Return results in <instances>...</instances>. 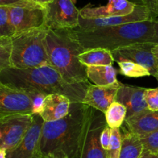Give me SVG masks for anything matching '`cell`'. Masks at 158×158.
<instances>
[{
	"label": "cell",
	"instance_id": "obj_1",
	"mask_svg": "<svg viewBox=\"0 0 158 158\" xmlns=\"http://www.w3.org/2000/svg\"><path fill=\"white\" fill-rule=\"evenodd\" d=\"M91 109L83 103H74L63 119L44 122L40 140L42 157L79 158Z\"/></svg>",
	"mask_w": 158,
	"mask_h": 158
},
{
	"label": "cell",
	"instance_id": "obj_2",
	"mask_svg": "<svg viewBox=\"0 0 158 158\" xmlns=\"http://www.w3.org/2000/svg\"><path fill=\"white\" fill-rule=\"evenodd\" d=\"M2 84L26 92H38L48 96L60 94L68 97L72 103H83L90 83H71L66 81L50 65L29 69L10 66L0 71Z\"/></svg>",
	"mask_w": 158,
	"mask_h": 158
},
{
	"label": "cell",
	"instance_id": "obj_3",
	"mask_svg": "<svg viewBox=\"0 0 158 158\" xmlns=\"http://www.w3.org/2000/svg\"><path fill=\"white\" fill-rule=\"evenodd\" d=\"M155 19L92 29H70L84 51L103 49L113 52L136 43H153ZM154 44V43H153Z\"/></svg>",
	"mask_w": 158,
	"mask_h": 158
},
{
	"label": "cell",
	"instance_id": "obj_4",
	"mask_svg": "<svg viewBox=\"0 0 158 158\" xmlns=\"http://www.w3.org/2000/svg\"><path fill=\"white\" fill-rule=\"evenodd\" d=\"M49 63L66 81L71 83H87L86 66L79 56L84 52L72 35L70 29H48L44 39Z\"/></svg>",
	"mask_w": 158,
	"mask_h": 158
},
{
	"label": "cell",
	"instance_id": "obj_5",
	"mask_svg": "<svg viewBox=\"0 0 158 158\" xmlns=\"http://www.w3.org/2000/svg\"><path fill=\"white\" fill-rule=\"evenodd\" d=\"M49 28L16 33L12 37V51L11 66L17 69H29L49 65L44 39Z\"/></svg>",
	"mask_w": 158,
	"mask_h": 158
},
{
	"label": "cell",
	"instance_id": "obj_6",
	"mask_svg": "<svg viewBox=\"0 0 158 158\" xmlns=\"http://www.w3.org/2000/svg\"><path fill=\"white\" fill-rule=\"evenodd\" d=\"M44 8L45 25L49 29H73L79 26L80 10L71 0H52Z\"/></svg>",
	"mask_w": 158,
	"mask_h": 158
},
{
	"label": "cell",
	"instance_id": "obj_7",
	"mask_svg": "<svg viewBox=\"0 0 158 158\" xmlns=\"http://www.w3.org/2000/svg\"><path fill=\"white\" fill-rule=\"evenodd\" d=\"M106 125L104 114L92 108L79 158H106L100 141L102 131Z\"/></svg>",
	"mask_w": 158,
	"mask_h": 158
},
{
	"label": "cell",
	"instance_id": "obj_8",
	"mask_svg": "<svg viewBox=\"0 0 158 158\" xmlns=\"http://www.w3.org/2000/svg\"><path fill=\"white\" fill-rule=\"evenodd\" d=\"M34 114H17L0 118V149L9 151L20 143L32 126Z\"/></svg>",
	"mask_w": 158,
	"mask_h": 158
},
{
	"label": "cell",
	"instance_id": "obj_9",
	"mask_svg": "<svg viewBox=\"0 0 158 158\" xmlns=\"http://www.w3.org/2000/svg\"><path fill=\"white\" fill-rule=\"evenodd\" d=\"M17 114H33L32 103L26 91L0 83V118Z\"/></svg>",
	"mask_w": 158,
	"mask_h": 158
},
{
	"label": "cell",
	"instance_id": "obj_10",
	"mask_svg": "<svg viewBox=\"0 0 158 158\" xmlns=\"http://www.w3.org/2000/svg\"><path fill=\"white\" fill-rule=\"evenodd\" d=\"M9 16L15 34L46 26V10L43 6H9Z\"/></svg>",
	"mask_w": 158,
	"mask_h": 158
},
{
	"label": "cell",
	"instance_id": "obj_11",
	"mask_svg": "<svg viewBox=\"0 0 158 158\" xmlns=\"http://www.w3.org/2000/svg\"><path fill=\"white\" fill-rule=\"evenodd\" d=\"M44 120L40 114H34L32 126L20 143L7 151L6 158H43L40 154V140Z\"/></svg>",
	"mask_w": 158,
	"mask_h": 158
},
{
	"label": "cell",
	"instance_id": "obj_12",
	"mask_svg": "<svg viewBox=\"0 0 158 158\" xmlns=\"http://www.w3.org/2000/svg\"><path fill=\"white\" fill-rule=\"evenodd\" d=\"M154 44L151 43H136L126 47L113 51L112 55L115 61L128 60L143 66L154 77L157 73L156 61L152 49Z\"/></svg>",
	"mask_w": 158,
	"mask_h": 158
},
{
	"label": "cell",
	"instance_id": "obj_13",
	"mask_svg": "<svg viewBox=\"0 0 158 158\" xmlns=\"http://www.w3.org/2000/svg\"><path fill=\"white\" fill-rule=\"evenodd\" d=\"M151 19H153L149 10L145 6L140 4H137L134 10L131 14L126 15L100 19H83L80 17L78 27L81 29L86 30L106 26H120L127 23H137Z\"/></svg>",
	"mask_w": 158,
	"mask_h": 158
},
{
	"label": "cell",
	"instance_id": "obj_14",
	"mask_svg": "<svg viewBox=\"0 0 158 158\" xmlns=\"http://www.w3.org/2000/svg\"><path fill=\"white\" fill-rule=\"evenodd\" d=\"M121 83L110 86H97L90 84L86 89L83 98V104L105 114L111 104L116 102L117 93Z\"/></svg>",
	"mask_w": 158,
	"mask_h": 158
},
{
	"label": "cell",
	"instance_id": "obj_15",
	"mask_svg": "<svg viewBox=\"0 0 158 158\" xmlns=\"http://www.w3.org/2000/svg\"><path fill=\"white\" fill-rule=\"evenodd\" d=\"M137 4L129 0H108L106 6H85L80 10V17L83 19H100L120 16L131 14Z\"/></svg>",
	"mask_w": 158,
	"mask_h": 158
},
{
	"label": "cell",
	"instance_id": "obj_16",
	"mask_svg": "<svg viewBox=\"0 0 158 158\" xmlns=\"http://www.w3.org/2000/svg\"><path fill=\"white\" fill-rule=\"evenodd\" d=\"M146 89L147 88L136 87L121 83L117 93L116 102L126 106V119L148 110V103L145 99Z\"/></svg>",
	"mask_w": 158,
	"mask_h": 158
},
{
	"label": "cell",
	"instance_id": "obj_17",
	"mask_svg": "<svg viewBox=\"0 0 158 158\" xmlns=\"http://www.w3.org/2000/svg\"><path fill=\"white\" fill-rule=\"evenodd\" d=\"M72 102L68 97L60 94L46 96L40 116L44 122H52L66 117L69 112Z\"/></svg>",
	"mask_w": 158,
	"mask_h": 158
},
{
	"label": "cell",
	"instance_id": "obj_18",
	"mask_svg": "<svg viewBox=\"0 0 158 158\" xmlns=\"http://www.w3.org/2000/svg\"><path fill=\"white\" fill-rule=\"evenodd\" d=\"M127 129L137 137H143L158 131V111L147 110L125 120Z\"/></svg>",
	"mask_w": 158,
	"mask_h": 158
},
{
	"label": "cell",
	"instance_id": "obj_19",
	"mask_svg": "<svg viewBox=\"0 0 158 158\" xmlns=\"http://www.w3.org/2000/svg\"><path fill=\"white\" fill-rule=\"evenodd\" d=\"M117 71L113 66H86L88 80L97 86H110L118 82Z\"/></svg>",
	"mask_w": 158,
	"mask_h": 158
},
{
	"label": "cell",
	"instance_id": "obj_20",
	"mask_svg": "<svg viewBox=\"0 0 158 158\" xmlns=\"http://www.w3.org/2000/svg\"><path fill=\"white\" fill-rule=\"evenodd\" d=\"M79 60L85 66H113L115 61L112 52L103 49H92L84 51L79 56Z\"/></svg>",
	"mask_w": 158,
	"mask_h": 158
},
{
	"label": "cell",
	"instance_id": "obj_21",
	"mask_svg": "<svg viewBox=\"0 0 158 158\" xmlns=\"http://www.w3.org/2000/svg\"><path fill=\"white\" fill-rule=\"evenodd\" d=\"M143 147L140 137L127 131L122 135L120 158H140Z\"/></svg>",
	"mask_w": 158,
	"mask_h": 158
},
{
	"label": "cell",
	"instance_id": "obj_22",
	"mask_svg": "<svg viewBox=\"0 0 158 158\" xmlns=\"http://www.w3.org/2000/svg\"><path fill=\"white\" fill-rule=\"evenodd\" d=\"M107 126L110 129L120 128L127 117V108L124 105L114 102L104 114Z\"/></svg>",
	"mask_w": 158,
	"mask_h": 158
},
{
	"label": "cell",
	"instance_id": "obj_23",
	"mask_svg": "<svg viewBox=\"0 0 158 158\" xmlns=\"http://www.w3.org/2000/svg\"><path fill=\"white\" fill-rule=\"evenodd\" d=\"M120 67V73L122 75L131 78L151 76V73L143 66L128 60H121L117 62Z\"/></svg>",
	"mask_w": 158,
	"mask_h": 158
},
{
	"label": "cell",
	"instance_id": "obj_24",
	"mask_svg": "<svg viewBox=\"0 0 158 158\" xmlns=\"http://www.w3.org/2000/svg\"><path fill=\"white\" fill-rule=\"evenodd\" d=\"M12 37H0V71L11 66Z\"/></svg>",
	"mask_w": 158,
	"mask_h": 158
},
{
	"label": "cell",
	"instance_id": "obj_25",
	"mask_svg": "<svg viewBox=\"0 0 158 158\" xmlns=\"http://www.w3.org/2000/svg\"><path fill=\"white\" fill-rule=\"evenodd\" d=\"M15 34L9 16V6H0V37H12Z\"/></svg>",
	"mask_w": 158,
	"mask_h": 158
},
{
	"label": "cell",
	"instance_id": "obj_26",
	"mask_svg": "<svg viewBox=\"0 0 158 158\" xmlns=\"http://www.w3.org/2000/svg\"><path fill=\"white\" fill-rule=\"evenodd\" d=\"M122 144V135L120 128L111 129V139L106 152V158H120Z\"/></svg>",
	"mask_w": 158,
	"mask_h": 158
},
{
	"label": "cell",
	"instance_id": "obj_27",
	"mask_svg": "<svg viewBox=\"0 0 158 158\" xmlns=\"http://www.w3.org/2000/svg\"><path fill=\"white\" fill-rule=\"evenodd\" d=\"M140 139L143 144V149L158 154V131L140 137Z\"/></svg>",
	"mask_w": 158,
	"mask_h": 158
},
{
	"label": "cell",
	"instance_id": "obj_28",
	"mask_svg": "<svg viewBox=\"0 0 158 158\" xmlns=\"http://www.w3.org/2000/svg\"><path fill=\"white\" fill-rule=\"evenodd\" d=\"M145 99L148 103V110L158 111V86L154 89H146Z\"/></svg>",
	"mask_w": 158,
	"mask_h": 158
},
{
	"label": "cell",
	"instance_id": "obj_29",
	"mask_svg": "<svg viewBox=\"0 0 158 158\" xmlns=\"http://www.w3.org/2000/svg\"><path fill=\"white\" fill-rule=\"evenodd\" d=\"M27 94H29V97L32 100L33 114H39L43 109V103H44L46 95L38 92H28Z\"/></svg>",
	"mask_w": 158,
	"mask_h": 158
},
{
	"label": "cell",
	"instance_id": "obj_30",
	"mask_svg": "<svg viewBox=\"0 0 158 158\" xmlns=\"http://www.w3.org/2000/svg\"><path fill=\"white\" fill-rule=\"evenodd\" d=\"M0 6H41L29 0H0Z\"/></svg>",
	"mask_w": 158,
	"mask_h": 158
},
{
	"label": "cell",
	"instance_id": "obj_31",
	"mask_svg": "<svg viewBox=\"0 0 158 158\" xmlns=\"http://www.w3.org/2000/svg\"><path fill=\"white\" fill-rule=\"evenodd\" d=\"M140 5L145 6L149 10L153 19L158 18V0H139Z\"/></svg>",
	"mask_w": 158,
	"mask_h": 158
},
{
	"label": "cell",
	"instance_id": "obj_32",
	"mask_svg": "<svg viewBox=\"0 0 158 158\" xmlns=\"http://www.w3.org/2000/svg\"><path fill=\"white\" fill-rule=\"evenodd\" d=\"M111 139V129L106 125L104 129L103 130L100 137V141H101V145L105 151H106L109 148L110 143Z\"/></svg>",
	"mask_w": 158,
	"mask_h": 158
},
{
	"label": "cell",
	"instance_id": "obj_33",
	"mask_svg": "<svg viewBox=\"0 0 158 158\" xmlns=\"http://www.w3.org/2000/svg\"><path fill=\"white\" fill-rule=\"evenodd\" d=\"M140 158H158V154H155V153L143 149Z\"/></svg>",
	"mask_w": 158,
	"mask_h": 158
},
{
	"label": "cell",
	"instance_id": "obj_34",
	"mask_svg": "<svg viewBox=\"0 0 158 158\" xmlns=\"http://www.w3.org/2000/svg\"><path fill=\"white\" fill-rule=\"evenodd\" d=\"M153 43L154 45H158V18L156 19L154 23V37Z\"/></svg>",
	"mask_w": 158,
	"mask_h": 158
},
{
	"label": "cell",
	"instance_id": "obj_35",
	"mask_svg": "<svg viewBox=\"0 0 158 158\" xmlns=\"http://www.w3.org/2000/svg\"><path fill=\"white\" fill-rule=\"evenodd\" d=\"M152 52L154 56V58H155L156 68H157V70L158 73V45H154V46L153 47Z\"/></svg>",
	"mask_w": 158,
	"mask_h": 158
},
{
	"label": "cell",
	"instance_id": "obj_36",
	"mask_svg": "<svg viewBox=\"0 0 158 158\" xmlns=\"http://www.w3.org/2000/svg\"><path fill=\"white\" fill-rule=\"evenodd\" d=\"M31 1L36 3V4L40 5V6H43V7H45V6H46V4H48L49 2H52V0H31Z\"/></svg>",
	"mask_w": 158,
	"mask_h": 158
},
{
	"label": "cell",
	"instance_id": "obj_37",
	"mask_svg": "<svg viewBox=\"0 0 158 158\" xmlns=\"http://www.w3.org/2000/svg\"><path fill=\"white\" fill-rule=\"evenodd\" d=\"M7 151L4 149H0V158H6Z\"/></svg>",
	"mask_w": 158,
	"mask_h": 158
},
{
	"label": "cell",
	"instance_id": "obj_38",
	"mask_svg": "<svg viewBox=\"0 0 158 158\" xmlns=\"http://www.w3.org/2000/svg\"><path fill=\"white\" fill-rule=\"evenodd\" d=\"M154 77H155V78H156V79H157V82H158V73H156V74H155V75H154Z\"/></svg>",
	"mask_w": 158,
	"mask_h": 158
},
{
	"label": "cell",
	"instance_id": "obj_39",
	"mask_svg": "<svg viewBox=\"0 0 158 158\" xmlns=\"http://www.w3.org/2000/svg\"><path fill=\"white\" fill-rule=\"evenodd\" d=\"M72 1L73 3H74V4H76V2H77V0H71Z\"/></svg>",
	"mask_w": 158,
	"mask_h": 158
},
{
	"label": "cell",
	"instance_id": "obj_40",
	"mask_svg": "<svg viewBox=\"0 0 158 158\" xmlns=\"http://www.w3.org/2000/svg\"><path fill=\"white\" fill-rule=\"evenodd\" d=\"M2 137V133H1V131H0V138H1Z\"/></svg>",
	"mask_w": 158,
	"mask_h": 158
},
{
	"label": "cell",
	"instance_id": "obj_41",
	"mask_svg": "<svg viewBox=\"0 0 158 158\" xmlns=\"http://www.w3.org/2000/svg\"><path fill=\"white\" fill-rule=\"evenodd\" d=\"M29 1H31V0H29Z\"/></svg>",
	"mask_w": 158,
	"mask_h": 158
},
{
	"label": "cell",
	"instance_id": "obj_42",
	"mask_svg": "<svg viewBox=\"0 0 158 158\" xmlns=\"http://www.w3.org/2000/svg\"><path fill=\"white\" fill-rule=\"evenodd\" d=\"M0 83H1V82H0Z\"/></svg>",
	"mask_w": 158,
	"mask_h": 158
},
{
	"label": "cell",
	"instance_id": "obj_43",
	"mask_svg": "<svg viewBox=\"0 0 158 158\" xmlns=\"http://www.w3.org/2000/svg\"></svg>",
	"mask_w": 158,
	"mask_h": 158
}]
</instances>
